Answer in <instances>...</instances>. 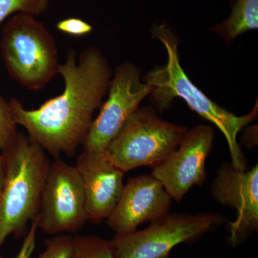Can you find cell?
<instances>
[{"label":"cell","mask_w":258,"mask_h":258,"mask_svg":"<svg viewBox=\"0 0 258 258\" xmlns=\"http://www.w3.org/2000/svg\"><path fill=\"white\" fill-rule=\"evenodd\" d=\"M188 128L162 119L150 106L140 107L106 148L107 157L121 170L159 165L175 150Z\"/></svg>","instance_id":"5"},{"label":"cell","mask_w":258,"mask_h":258,"mask_svg":"<svg viewBox=\"0 0 258 258\" xmlns=\"http://www.w3.org/2000/svg\"><path fill=\"white\" fill-rule=\"evenodd\" d=\"M141 70L132 62H122L112 76L106 101L83 142V151L103 152L118 135L127 120L152 93V86L141 79Z\"/></svg>","instance_id":"8"},{"label":"cell","mask_w":258,"mask_h":258,"mask_svg":"<svg viewBox=\"0 0 258 258\" xmlns=\"http://www.w3.org/2000/svg\"><path fill=\"white\" fill-rule=\"evenodd\" d=\"M74 237L63 233L45 241V250L38 258H71L74 250Z\"/></svg>","instance_id":"16"},{"label":"cell","mask_w":258,"mask_h":258,"mask_svg":"<svg viewBox=\"0 0 258 258\" xmlns=\"http://www.w3.org/2000/svg\"><path fill=\"white\" fill-rule=\"evenodd\" d=\"M211 195L220 205L237 211L235 221L230 224V246L240 245L257 232V164L240 171L231 162L223 163L212 181Z\"/></svg>","instance_id":"10"},{"label":"cell","mask_w":258,"mask_h":258,"mask_svg":"<svg viewBox=\"0 0 258 258\" xmlns=\"http://www.w3.org/2000/svg\"><path fill=\"white\" fill-rule=\"evenodd\" d=\"M51 0H0V25L10 17L25 14L38 17L46 13Z\"/></svg>","instance_id":"15"},{"label":"cell","mask_w":258,"mask_h":258,"mask_svg":"<svg viewBox=\"0 0 258 258\" xmlns=\"http://www.w3.org/2000/svg\"><path fill=\"white\" fill-rule=\"evenodd\" d=\"M226 222L218 213H167L144 230L115 235L112 240L118 258H169L173 248L191 242Z\"/></svg>","instance_id":"6"},{"label":"cell","mask_w":258,"mask_h":258,"mask_svg":"<svg viewBox=\"0 0 258 258\" xmlns=\"http://www.w3.org/2000/svg\"><path fill=\"white\" fill-rule=\"evenodd\" d=\"M57 74L63 80V91L36 109H27L15 98L8 102L15 124L23 126L47 154L72 157L87 137L95 112L103 104L113 71L103 52L92 46L79 55L69 50Z\"/></svg>","instance_id":"1"},{"label":"cell","mask_w":258,"mask_h":258,"mask_svg":"<svg viewBox=\"0 0 258 258\" xmlns=\"http://www.w3.org/2000/svg\"><path fill=\"white\" fill-rule=\"evenodd\" d=\"M0 54L12 79L30 91H39L58 73L55 38L36 17L16 14L3 25Z\"/></svg>","instance_id":"4"},{"label":"cell","mask_w":258,"mask_h":258,"mask_svg":"<svg viewBox=\"0 0 258 258\" xmlns=\"http://www.w3.org/2000/svg\"><path fill=\"white\" fill-rule=\"evenodd\" d=\"M75 166L82 179L88 220L93 223L107 220L121 195L125 171L108 159L105 151H83Z\"/></svg>","instance_id":"12"},{"label":"cell","mask_w":258,"mask_h":258,"mask_svg":"<svg viewBox=\"0 0 258 258\" xmlns=\"http://www.w3.org/2000/svg\"><path fill=\"white\" fill-rule=\"evenodd\" d=\"M258 28V0H234L230 18L221 24L212 27L226 42Z\"/></svg>","instance_id":"13"},{"label":"cell","mask_w":258,"mask_h":258,"mask_svg":"<svg viewBox=\"0 0 258 258\" xmlns=\"http://www.w3.org/2000/svg\"><path fill=\"white\" fill-rule=\"evenodd\" d=\"M37 229H38V220L36 217L32 222L30 229L25 235V240L15 258H31L36 245Z\"/></svg>","instance_id":"19"},{"label":"cell","mask_w":258,"mask_h":258,"mask_svg":"<svg viewBox=\"0 0 258 258\" xmlns=\"http://www.w3.org/2000/svg\"><path fill=\"white\" fill-rule=\"evenodd\" d=\"M171 200L161 181L152 174L134 176L124 184L107 225L116 235L131 233L142 224L169 213Z\"/></svg>","instance_id":"11"},{"label":"cell","mask_w":258,"mask_h":258,"mask_svg":"<svg viewBox=\"0 0 258 258\" xmlns=\"http://www.w3.org/2000/svg\"><path fill=\"white\" fill-rule=\"evenodd\" d=\"M47 153L18 132L2 150L4 186L0 197V250L10 235H21L37 217L49 166Z\"/></svg>","instance_id":"3"},{"label":"cell","mask_w":258,"mask_h":258,"mask_svg":"<svg viewBox=\"0 0 258 258\" xmlns=\"http://www.w3.org/2000/svg\"><path fill=\"white\" fill-rule=\"evenodd\" d=\"M37 217L38 228L52 235L74 233L88 220L81 176L61 157L50 162Z\"/></svg>","instance_id":"7"},{"label":"cell","mask_w":258,"mask_h":258,"mask_svg":"<svg viewBox=\"0 0 258 258\" xmlns=\"http://www.w3.org/2000/svg\"><path fill=\"white\" fill-rule=\"evenodd\" d=\"M56 29L62 33L74 37L86 36L93 30L91 24L79 18H69L60 20L56 24Z\"/></svg>","instance_id":"18"},{"label":"cell","mask_w":258,"mask_h":258,"mask_svg":"<svg viewBox=\"0 0 258 258\" xmlns=\"http://www.w3.org/2000/svg\"><path fill=\"white\" fill-rule=\"evenodd\" d=\"M152 33L164 44L168 55L165 66L155 68L144 78V82L154 88L150 96L154 106L163 112L170 107L174 98L184 100L190 109L216 125L224 134L232 165L239 170H247V161L237 142V135L257 118V103L250 113L241 116L219 106L199 89L185 74L180 64L178 41L174 32L162 23L154 25Z\"/></svg>","instance_id":"2"},{"label":"cell","mask_w":258,"mask_h":258,"mask_svg":"<svg viewBox=\"0 0 258 258\" xmlns=\"http://www.w3.org/2000/svg\"><path fill=\"white\" fill-rule=\"evenodd\" d=\"M71 258H118L114 244L96 235L75 236Z\"/></svg>","instance_id":"14"},{"label":"cell","mask_w":258,"mask_h":258,"mask_svg":"<svg viewBox=\"0 0 258 258\" xmlns=\"http://www.w3.org/2000/svg\"><path fill=\"white\" fill-rule=\"evenodd\" d=\"M17 133V125L12 115L9 102L0 96V151L11 142Z\"/></svg>","instance_id":"17"},{"label":"cell","mask_w":258,"mask_h":258,"mask_svg":"<svg viewBox=\"0 0 258 258\" xmlns=\"http://www.w3.org/2000/svg\"><path fill=\"white\" fill-rule=\"evenodd\" d=\"M215 137V130L210 125L188 129L175 150L152 168L151 174L161 181L172 200L179 203L191 188L205 182V164Z\"/></svg>","instance_id":"9"},{"label":"cell","mask_w":258,"mask_h":258,"mask_svg":"<svg viewBox=\"0 0 258 258\" xmlns=\"http://www.w3.org/2000/svg\"><path fill=\"white\" fill-rule=\"evenodd\" d=\"M5 176V169L4 159L3 155L0 154V197H1L2 191H3V186H4Z\"/></svg>","instance_id":"20"}]
</instances>
